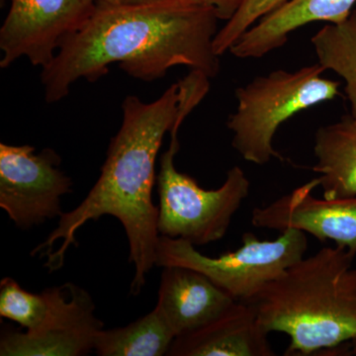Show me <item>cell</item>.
<instances>
[{
  "label": "cell",
  "mask_w": 356,
  "mask_h": 356,
  "mask_svg": "<svg viewBox=\"0 0 356 356\" xmlns=\"http://www.w3.org/2000/svg\"><path fill=\"white\" fill-rule=\"evenodd\" d=\"M219 20L212 8L192 0L122 6L97 1L88 21L42 69L44 99L60 102L77 81L93 83L113 64L146 83L180 65L213 79L221 67L214 50Z\"/></svg>",
  "instance_id": "cell-2"
},
{
  "label": "cell",
  "mask_w": 356,
  "mask_h": 356,
  "mask_svg": "<svg viewBox=\"0 0 356 356\" xmlns=\"http://www.w3.org/2000/svg\"><path fill=\"white\" fill-rule=\"evenodd\" d=\"M60 163L49 147L36 153L30 145L0 144V207L16 227L32 228L64 214L60 203L72 182Z\"/></svg>",
  "instance_id": "cell-7"
},
{
  "label": "cell",
  "mask_w": 356,
  "mask_h": 356,
  "mask_svg": "<svg viewBox=\"0 0 356 356\" xmlns=\"http://www.w3.org/2000/svg\"><path fill=\"white\" fill-rule=\"evenodd\" d=\"M318 63L288 72L273 70L236 89V111L229 115L232 147L248 163L264 165L283 159L273 146L278 129L288 119L334 99L341 83L325 79Z\"/></svg>",
  "instance_id": "cell-4"
},
{
  "label": "cell",
  "mask_w": 356,
  "mask_h": 356,
  "mask_svg": "<svg viewBox=\"0 0 356 356\" xmlns=\"http://www.w3.org/2000/svg\"><path fill=\"white\" fill-rule=\"evenodd\" d=\"M308 245L307 234L297 229H284L271 241L245 233L242 247L235 252L210 257L182 238L159 236L154 266L195 269L236 301L248 303L303 259Z\"/></svg>",
  "instance_id": "cell-6"
},
{
  "label": "cell",
  "mask_w": 356,
  "mask_h": 356,
  "mask_svg": "<svg viewBox=\"0 0 356 356\" xmlns=\"http://www.w3.org/2000/svg\"><path fill=\"white\" fill-rule=\"evenodd\" d=\"M48 310L44 290L40 294L26 291L17 281L6 277L0 282V317L17 323L26 332L36 330Z\"/></svg>",
  "instance_id": "cell-17"
},
{
  "label": "cell",
  "mask_w": 356,
  "mask_h": 356,
  "mask_svg": "<svg viewBox=\"0 0 356 356\" xmlns=\"http://www.w3.org/2000/svg\"><path fill=\"white\" fill-rule=\"evenodd\" d=\"M267 332L250 303L236 302L221 317L178 337L170 356H273Z\"/></svg>",
  "instance_id": "cell-12"
},
{
  "label": "cell",
  "mask_w": 356,
  "mask_h": 356,
  "mask_svg": "<svg viewBox=\"0 0 356 356\" xmlns=\"http://www.w3.org/2000/svg\"><path fill=\"white\" fill-rule=\"evenodd\" d=\"M209 77L192 70L173 83L158 99L146 103L128 95L122 103V123L112 138L102 173L88 196L74 210L60 217L48 238L32 255L47 257L50 273L64 266L77 231L89 221L110 215L120 221L129 242V261L135 266L130 291L138 296L156 262L159 207L153 202L156 161L163 138L184 123L209 90Z\"/></svg>",
  "instance_id": "cell-1"
},
{
  "label": "cell",
  "mask_w": 356,
  "mask_h": 356,
  "mask_svg": "<svg viewBox=\"0 0 356 356\" xmlns=\"http://www.w3.org/2000/svg\"><path fill=\"white\" fill-rule=\"evenodd\" d=\"M97 0H10L0 29V67L26 58L42 69L95 11Z\"/></svg>",
  "instance_id": "cell-8"
},
{
  "label": "cell",
  "mask_w": 356,
  "mask_h": 356,
  "mask_svg": "<svg viewBox=\"0 0 356 356\" xmlns=\"http://www.w3.org/2000/svg\"><path fill=\"white\" fill-rule=\"evenodd\" d=\"M175 339L172 327L154 307L125 327L102 329L96 337L95 351L100 356L168 355Z\"/></svg>",
  "instance_id": "cell-15"
},
{
  "label": "cell",
  "mask_w": 356,
  "mask_h": 356,
  "mask_svg": "<svg viewBox=\"0 0 356 356\" xmlns=\"http://www.w3.org/2000/svg\"><path fill=\"white\" fill-rule=\"evenodd\" d=\"M98 2H102V3L108 4H138L145 3V2L153 1V0H97Z\"/></svg>",
  "instance_id": "cell-20"
},
{
  "label": "cell",
  "mask_w": 356,
  "mask_h": 356,
  "mask_svg": "<svg viewBox=\"0 0 356 356\" xmlns=\"http://www.w3.org/2000/svg\"><path fill=\"white\" fill-rule=\"evenodd\" d=\"M201 6L210 7L216 13L220 20L228 21L233 17L243 0H192Z\"/></svg>",
  "instance_id": "cell-19"
},
{
  "label": "cell",
  "mask_w": 356,
  "mask_h": 356,
  "mask_svg": "<svg viewBox=\"0 0 356 356\" xmlns=\"http://www.w3.org/2000/svg\"><path fill=\"white\" fill-rule=\"evenodd\" d=\"M356 0H288L238 38L229 53L238 58H261L284 46L290 34L312 22H343Z\"/></svg>",
  "instance_id": "cell-13"
},
{
  "label": "cell",
  "mask_w": 356,
  "mask_h": 356,
  "mask_svg": "<svg viewBox=\"0 0 356 356\" xmlns=\"http://www.w3.org/2000/svg\"><path fill=\"white\" fill-rule=\"evenodd\" d=\"M350 343L351 355H356V337L355 339H351Z\"/></svg>",
  "instance_id": "cell-21"
},
{
  "label": "cell",
  "mask_w": 356,
  "mask_h": 356,
  "mask_svg": "<svg viewBox=\"0 0 356 356\" xmlns=\"http://www.w3.org/2000/svg\"><path fill=\"white\" fill-rule=\"evenodd\" d=\"M182 123L170 131V144L161 158L156 175L159 235L182 238L193 245L222 240L232 220L250 195V181L240 166L229 168L224 184L206 191L193 177L178 172L175 156L179 151L178 133Z\"/></svg>",
  "instance_id": "cell-5"
},
{
  "label": "cell",
  "mask_w": 356,
  "mask_h": 356,
  "mask_svg": "<svg viewBox=\"0 0 356 356\" xmlns=\"http://www.w3.org/2000/svg\"><path fill=\"white\" fill-rule=\"evenodd\" d=\"M288 0H243L242 6L234 14L231 19L217 32L214 39V50L221 57L229 51L233 44L238 41L255 23L259 22L264 16L280 8Z\"/></svg>",
  "instance_id": "cell-18"
},
{
  "label": "cell",
  "mask_w": 356,
  "mask_h": 356,
  "mask_svg": "<svg viewBox=\"0 0 356 356\" xmlns=\"http://www.w3.org/2000/svg\"><path fill=\"white\" fill-rule=\"evenodd\" d=\"M314 172L323 198L356 196V116L344 115L341 120L322 126L315 134Z\"/></svg>",
  "instance_id": "cell-14"
},
{
  "label": "cell",
  "mask_w": 356,
  "mask_h": 356,
  "mask_svg": "<svg viewBox=\"0 0 356 356\" xmlns=\"http://www.w3.org/2000/svg\"><path fill=\"white\" fill-rule=\"evenodd\" d=\"M318 179L297 187L252 213L255 228L282 232L297 229L315 236L320 242L332 241L339 247L356 252V196L325 199L312 194Z\"/></svg>",
  "instance_id": "cell-10"
},
{
  "label": "cell",
  "mask_w": 356,
  "mask_h": 356,
  "mask_svg": "<svg viewBox=\"0 0 356 356\" xmlns=\"http://www.w3.org/2000/svg\"><path fill=\"white\" fill-rule=\"evenodd\" d=\"M48 310L31 332L6 330L0 339L1 356H81L95 350L103 323L86 290L72 282L44 289Z\"/></svg>",
  "instance_id": "cell-9"
},
{
  "label": "cell",
  "mask_w": 356,
  "mask_h": 356,
  "mask_svg": "<svg viewBox=\"0 0 356 356\" xmlns=\"http://www.w3.org/2000/svg\"><path fill=\"white\" fill-rule=\"evenodd\" d=\"M355 252L339 245L321 248L248 302L267 332L289 337L285 355H311L355 339Z\"/></svg>",
  "instance_id": "cell-3"
},
{
  "label": "cell",
  "mask_w": 356,
  "mask_h": 356,
  "mask_svg": "<svg viewBox=\"0 0 356 356\" xmlns=\"http://www.w3.org/2000/svg\"><path fill=\"white\" fill-rule=\"evenodd\" d=\"M318 64L346 83L350 113L356 116V9L343 22L327 23L311 39Z\"/></svg>",
  "instance_id": "cell-16"
},
{
  "label": "cell",
  "mask_w": 356,
  "mask_h": 356,
  "mask_svg": "<svg viewBox=\"0 0 356 356\" xmlns=\"http://www.w3.org/2000/svg\"><path fill=\"white\" fill-rule=\"evenodd\" d=\"M163 268L156 308L177 337L214 322L238 302L195 269Z\"/></svg>",
  "instance_id": "cell-11"
}]
</instances>
